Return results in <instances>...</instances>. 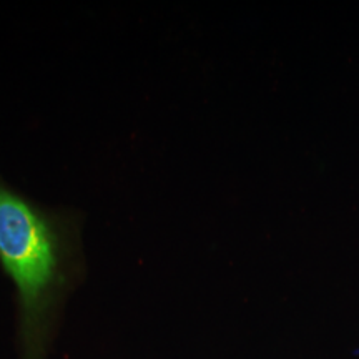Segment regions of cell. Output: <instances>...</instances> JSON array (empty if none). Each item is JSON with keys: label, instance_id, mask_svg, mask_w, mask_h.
Returning a JSON list of instances; mask_svg holds the SVG:
<instances>
[{"label": "cell", "instance_id": "1", "mask_svg": "<svg viewBox=\"0 0 359 359\" xmlns=\"http://www.w3.org/2000/svg\"><path fill=\"white\" fill-rule=\"evenodd\" d=\"M69 262L72 246L62 218L0 182V264L19 291L24 336L30 346L37 344Z\"/></svg>", "mask_w": 359, "mask_h": 359}]
</instances>
